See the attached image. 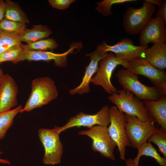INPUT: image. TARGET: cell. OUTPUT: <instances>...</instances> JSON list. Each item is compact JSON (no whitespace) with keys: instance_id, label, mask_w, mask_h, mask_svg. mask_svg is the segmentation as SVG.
<instances>
[{"instance_id":"cell-1","label":"cell","mask_w":166,"mask_h":166,"mask_svg":"<svg viewBox=\"0 0 166 166\" xmlns=\"http://www.w3.org/2000/svg\"><path fill=\"white\" fill-rule=\"evenodd\" d=\"M30 97L20 113L29 112L48 104L57 97L58 93L53 81L48 77L33 80Z\"/></svg>"},{"instance_id":"cell-2","label":"cell","mask_w":166,"mask_h":166,"mask_svg":"<svg viewBox=\"0 0 166 166\" xmlns=\"http://www.w3.org/2000/svg\"><path fill=\"white\" fill-rule=\"evenodd\" d=\"M108 100L125 115L145 121L150 117L144 103L132 93L124 89L108 97Z\"/></svg>"},{"instance_id":"cell-3","label":"cell","mask_w":166,"mask_h":166,"mask_svg":"<svg viewBox=\"0 0 166 166\" xmlns=\"http://www.w3.org/2000/svg\"><path fill=\"white\" fill-rule=\"evenodd\" d=\"M156 6L145 0L139 8L129 7L123 18V25L125 31L130 35L140 34L152 18L156 10Z\"/></svg>"},{"instance_id":"cell-4","label":"cell","mask_w":166,"mask_h":166,"mask_svg":"<svg viewBox=\"0 0 166 166\" xmlns=\"http://www.w3.org/2000/svg\"><path fill=\"white\" fill-rule=\"evenodd\" d=\"M116 75L123 89L131 92L140 100H157L162 97L155 87L143 84L139 81L138 75L126 69H120Z\"/></svg>"},{"instance_id":"cell-5","label":"cell","mask_w":166,"mask_h":166,"mask_svg":"<svg viewBox=\"0 0 166 166\" xmlns=\"http://www.w3.org/2000/svg\"><path fill=\"white\" fill-rule=\"evenodd\" d=\"M125 116L126 119L125 131L129 147L137 149L148 141L158 128L155 127V121L151 117L147 120L142 121L136 117Z\"/></svg>"},{"instance_id":"cell-6","label":"cell","mask_w":166,"mask_h":166,"mask_svg":"<svg viewBox=\"0 0 166 166\" xmlns=\"http://www.w3.org/2000/svg\"><path fill=\"white\" fill-rule=\"evenodd\" d=\"M110 124L108 127L109 134L117 147L121 160H125L126 149L129 147L125 129L126 119L125 114L115 106L109 109Z\"/></svg>"},{"instance_id":"cell-7","label":"cell","mask_w":166,"mask_h":166,"mask_svg":"<svg viewBox=\"0 0 166 166\" xmlns=\"http://www.w3.org/2000/svg\"><path fill=\"white\" fill-rule=\"evenodd\" d=\"M127 63L116 57L113 53H110L99 62L97 71L91 82L95 85L101 86L110 95L117 93L118 89L111 82L112 73L117 66L121 65L124 68Z\"/></svg>"},{"instance_id":"cell-8","label":"cell","mask_w":166,"mask_h":166,"mask_svg":"<svg viewBox=\"0 0 166 166\" xmlns=\"http://www.w3.org/2000/svg\"><path fill=\"white\" fill-rule=\"evenodd\" d=\"M134 73L148 78L162 97L166 96V73L152 65L143 58L127 62L124 67Z\"/></svg>"},{"instance_id":"cell-9","label":"cell","mask_w":166,"mask_h":166,"mask_svg":"<svg viewBox=\"0 0 166 166\" xmlns=\"http://www.w3.org/2000/svg\"><path fill=\"white\" fill-rule=\"evenodd\" d=\"M38 136L44 147L45 154L42 159L45 164L54 165L61 162L63 146L59 134L53 128H41Z\"/></svg>"},{"instance_id":"cell-10","label":"cell","mask_w":166,"mask_h":166,"mask_svg":"<svg viewBox=\"0 0 166 166\" xmlns=\"http://www.w3.org/2000/svg\"><path fill=\"white\" fill-rule=\"evenodd\" d=\"M78 134L87 136L92 139L91 148L93 151L113 160H115L114 151L117 146L109 134L108 126L95 125L80 131Z\"/></svg>"},{"instance_id":"cell-11","label":"cell","mask_w":166,"mask_h":166,"mask_svg":"<svg viewBox=\"0 0 166 166\" xmlns=\"http://www.w3.org/2000/svg\"><path fill=\"white\" fill-rule=\"evenodd\" d=\"M109 108L107 105L102 107L96 114H86L81 112L70 118L64 125L53 129L59 134L68 128L75 127H86L89 128L97 125L108 126L110 124Z\"/></svg>"},{"instance_id":"cell-12","label":"cell","mask_w":166,"mask_h":166,"mask_svg":"<svg viewBox=\"0 0 166 166\" xmlns=\"http://www.w3.org/2000/svg\"><path fill=\"white\" fill-rule=\"evenodd\" d=\"M105 51L110 52L122 60L129 62L136 59L144 58L145 51L148 46H136L129 38H123L113 45H107L103 42L101 45Z\"/></svg>"},{"instance_id":"cell-13","label":"cell","mask_w":166,"mask_h":166,"mask_svg":"<svg viewBox=\"0 0 166 166\" xmlns=\"http://www.w3.org/2000/svg\"><path fill=\"white\" fill-rule=\"evenodd\" d=\"M82 47L81 42H73L71 44L69 49L62 53H56L52 51H34L25 49L23 51L21 61L26 60L29 61H44L49 62L53 60L55 65L59 67H66L68 61L67 56L69 54L76 53L75 49L80 50Z\"/></svg>"},{"instance_id":"cell-14","label":"cell","mask_w":166,"mask_h":166,"mask_svg":"<svg viewBox=\"0 0 166 166\" xmlns=\"http://www.w3.org/2000/svg\"><path fill=\"white\" fill-rule=\"evenodd\" d=\"M108 54L107 52L104 51L101 45L97 46L93 52L86 54V57H90V61L85 68L84 75L81 84L77 87L69 90V93L71 95L77 93L81 95L88 93L90 91L89 84L93 76L97 71L98 64Z\"/></svg>"},{"instance_id":"cell-15","label":"cell","mask_w":166,"mask_h":166,"mask_svg":"<svg viewBox=\"0 0 166 166\" xmlns=\"http://www.w3.org/2000/svg\"><path fill=\"white\" fill-rule=\"evenodd\" d=\"M166 23L162 17L152 18L139 34L140 45L148 46L150 43L166 42Z\"/></svg>"},{"instance_id":"cell-16","label":"cell","mask_w":166,"mask_h":166,"mask_svg":"<svg viewBox=\"0 0 166 166\" xmlns=\"http://www.w3.org/2000/svg\"><path fill=\"white\" fill-rule=\"evenodd\" d=\"M18 87L9 74H4L0 84V113L10 110L17 105Z\"/></svg>"},{"instance_id":"cell-17","label":"cell","mask_w":166,"mask_h":166,"mask_svg":"<svg viewBox=\"0 0 166 166\" xmlns=\"http://www.w3.org/2000/svg\"><path fill=\"white\" fill-rule=\"evenodd\" d=\"M144 59L156 69L164 71L166 68V42L153 43L151 47L147 48Z\"/></svg>"},{"instance_id":"cell-18","label":"cell","mask_w":166,"mask_h":166,"mask_svg":"<svg viewBox=\"0 0 166 166\" xmlns=\"http://www.w3.org/2000/svg\"><path fill=\"white\" fill-rule=\"evenodd\" d=\"M143 102L150 116L166 130V96L157 100H143Z\"/></svg>"},{"instance_id":"cell-19","label":"cell","mask_w":166,"mask_h":166,"mask_svg":"<svg viewBox=\"0 0 166 166\" xmlns=\"http://www.w3.org/2000/svg\"><path fill=\"white\" fill-rule=\"evenodd\" d=\"M52 33L48 27L42 25H34L31 29H26L18 36L20 41L27 43H31L44 39Z\"/></svg>"},{"instance_id":"cell-20","label":"cell","mask_w":166,"mask_h":166,"mask_svg":"<svg viewBox=\"0 0 166 166\" xmlns=\"http://www.w3.org/2000/svg\"><path fill=\"white\" fill-rule=\"evenodd\" d=\"M5 3L4 19L26 24L30 23L27 16L18 4L10 0Z\"/></svg>"},{"instance_id":"cell-21","label":"cell","mask_w":166,"mask_h":166,"mask_svg":"<svg viewBox=\"0 0 166 166\" xmlns=\"http://www.w3.org/2000/svg\"><path fill=\"white\" fill-rule=\"evenodd\" d=\"M137 149V155L133 160L136 166H138L140 158L142 156H149L154 158L160 166H166V157H161L151 143L147 141L143 144Z\"/></svg>"},{"instance_id":"cell-22","label":"cell","mask_w":166,"mask_h":166,"mask_svg":"<svg viewBox=\"0 0 166 166\" xmlns=\"http://www.w3.org/2000/svg\"><path fill=\"white\" fill-rule=\"evenodd\" d=\"M22 108V106L19 105L14 109L0 113V140L4 137L15 117Z\"/></svg>"},{"instance_id":"cell-23","label":"cell","mask_w":166,"mask_h":166,"mask_svg":"<svg viewBox=\"0 0 166 166\" xmlns=\"http://www.w3.org/2000/svg\"><path fill=\"white\" fill-rule=\"evenodd\" d=\"M26 29V24L5 19L0 22V30L14 36H19Z\"/></svg>"},{"instance_id":"cell-24","label":"cell","mask_w":166,"mask_h":166,"mask_svg":"<svg viewBox=\"0 0 166 166\" xmlns=\"http://www.w3.org/2000/svg\"><path fill=\"white\" fill-rule=\"evenodd\" d=\"M58 45L55 39L49 38L38 41L22 45L26 49L38 51L52 50L57 48Z\"/></svg>"},{"instance_id":"cell-25","label":"cell","mask_w":166,"mask_h":166,"mask_svg":"<svg viewBox=\"0 0 166 166\" xmlns=\"http://www.w3.org/2000/svg\"><path fill=\"white\" fill-rule=\"evenodd\" d=\"M22 44L13 46L0 54V62L9 61L16 63L21 61L24 49Z\"/></svg>"},{"instance_id":"cell-26","label":"cell","mask_w":166,"mask_h":166,"mask_svg":"<svg viewBox=\"0 0 166 166\" xmlns=\"http://www.w3.org/2000/svg\"><path fill=\"white\" fill-rule=\"evenodd\" d=\"M148 142H153L158 148L159 151L166 157V130L160 127L148 138Z\"/></svg>"},{"instance_id":"cell-27","label":"cell","mask_w":166,"mask_h":166,"mask_svg":"<svg viewBox=\"0 0 166 166\" xmlns=\"http://www.w3.org/2000/svg\"><path fill=\"white\" fill-rule=\"evenodd\" d=\"M136 1V0H104L100 2H97V6L95 9L100 14L106 17L113 14L111 7L113 5Z\"/></svg>"},{"instance_id":"cell-28","label":"cell","mask_w":166,"mask_h":166,"mask_svg":"<svg viewBox=\"0 0 166 166\" xmlns=\"http://www.w3.org/2000/svg\"><path fill=\"white\" fill-rule=\"evenodd\" d=\"M22 44L18 36L10 35L0 30V54L13 46Z\"/></svg>"},{"instance_id":"cell-29","label":"cell","mask_w":166,"mask_h":166,"mask_svg":"<svg viewBox=\"0 0 166 166\" xmlns=\"http://www.w3.org/2000/svg\"><path fill=\"white\" fill-rule=\"evenodd\" d=\"M51 6L53 8L59 10H65L75 2V0H49Z\"/></svg>"},{"instance_id":"cell-30","label":"cell","mask_w":166,"mask_h":166,"mask_svg":"<svg viewBox=\"0 0 166 166\" xmlns=\"http://www.w3.org/2000/svg\"><path fill=\"white\" fill-rule=\"evenodd\" d=\"M156 17H162L166 21V1H162L161 6L159 7V9L156 13Z\"/></svg>"},{"instance_id":"cell-31","label":"cell","mask_w":166,"mask_h":166,"mask_svg":"<svg viewBox=\"0 0 166 166\" xmlns=\"http://www.w3.org/2000/svg\"><path fill=\"white\" fill-rule=\"evenodd\" d=\"M5 13V3L0 0V22L4 19Z\"/></svg>"},{"instance_id":"cell-32","label":"cell","mask_w":166,"mask_h":166,"mask_svg":"<svg viewBox=\"0 0 166 166\" xmlns=\"http://www.w3.org/2000/svg\"><path fill=\"white\" fill-rule=\"evenodd\" d=\"M148 2L153 4L155 6L157 5L159 7H160L162 3V1L160 0H147Z\"/></svg>"},{"instance_id":"cell-33","label":"cell","mask_w":166,"mask_h":166,"mask_svg":"<svg viewBox=\"0 0 166 166\" xmlns=\"http://www.w3.org/2000/svg\"><path fill=\"white\" fill-rule=\"evenodd\" d=\"M125 163L126 166H136L133 163V159L131 158L125 159Z\"/></svg>"},{"instance_id":"cell-34","label":"cell","mask_w":166,"mask_h":166,"mask_svg":"<svg viewBox=\"0 0 166 166\" xmlns=\"http://www.w3.org/2000/svg\"><path fill=\"white\" fill-rule=\"evenodd\" d=\"M0 163L2 164H10V162L9 160H7L1 159H0Z\"/></svg>"},{"instance_id":"cell-35","label":"cell","mask_w":166,"mask_h":166,"mask_svg":"<svg viewBox=\"0 0 166 166\" xmlns=\"http://www.w3.org/2000/svg\"><path fill=\"white\" fill-rule=\"evenodd\" d=\"M4 74L2 69H0V79H1Z\"/></svg>"},{"instance_id":"cell-36","label":"cell","mask_w":166,"mask_h":166,"mask_svg":"<svg viewBox=\"0 0 166 166\" xmlns=\"http://www.w3.org/2000/svg\"><path fill=\"white\" fill-rule=\"evenodd\" d=\"M1 79H0V84L1 83Z\"/></svg>"}]
</instances>
